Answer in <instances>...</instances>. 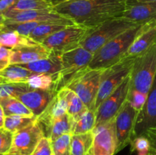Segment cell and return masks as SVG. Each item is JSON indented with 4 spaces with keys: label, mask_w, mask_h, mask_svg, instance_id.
Wrapping results in <instances>:
<instances>
[{
    "label": "cell",
    "mask_w": 156,
    "mask_h": 155,
    "mask_svg": "<svg viewBox=\"0 0 156 155\" xmlns=\"http://www.w3.org/2000/svg\"><path fill=\"white\" fill-rule=\"evenodd\" d=\"M5 116L8 115H23V116H35L33 112L18 98L14 97H6L0 98Z\"/></svg>",
    "instance_id": "25"
},
{
    "label": "cell",
    "mask_w": 156,
    "mask_h": 155,
    "mask_svg": "<svg viewBox=\"0 0 156 155\" xmlns=\"http://www.w3.org/2000/svg\"><path fill=\"white\" fill-rule=\"evenodd\" d=\"M57 93L66 101L68 106L67 112L73 120L76 119L84 111L88 109L80 97L69 88H63Z\"/></svg>",
    "instance_id": "23"
},
{
    "label": "cell",
    "mask_w": 156,
    "mask_h": 155,
    "mask_svg": "<svg viewBox=\"0 0 156 155\" xmlns=\"http://www.w3.org/2000/svg\"><path fill=\"white\" fill-rule=\"evenodd\" d=\"M123 18L136 24H146L156 21V2H140L127 0Z\"/></svg>",
    "instance_id": "17"
},
{
    "label": "cell",
    "mask_w": 156,
    "mask_h": 155,
    "mask_svg": "<svg viewBox=\"0 0 156 155\" xmlns=\"http://www.w3.org/2000/svg\"><path fill=\"white\" fill-rule=\"evenodd\" d=\"M96 126V112L87 109L76 119L73 120L72 135L92 132Z\"/></svg>",
    "instance_id": "24"
},
{
    "label": "cell",
    "mask_w": 156,
    "mask_h": 155,
    "mask_svg": "<svg viewBox=\"0 0 156 155\" xmlns=\"http://www.w3.org/2000/svg\"><path fill=\"white\" fill-rule=\"evenodd\" d=\"M94 54L82 46L61 54L62 68L59 73L56 91L66 88L74 78L86 70Z\"/></svg>",
    "instance_id": "5"
},
{
    "label": "cell",
    "mask_w": 156,
    "mask_h": 155,
    "mask_svg": "<svg viewBox=\"0 0 156 155\" xmlns=\"http://www.w3.org/2000/svg\"><path fill=\"white\" fill-rule=\"evenodd\" d=\"M5 119V112H4V110H3L2 106V105L0 104V129L4 128Z\"/></svg>",
    "instance_id": "41"
},
{
    "label": "cell",
    "mask_w": 156,
    "mask_h": 155,
    "mask_svg": "<svg viewBox=\"0 0 156 155\" xmlns=\"http://www.w3.org/2000/svg\"><path fill=\"white\" fill-rule=\"evenodd\" d=\"M36 42L30 37L20 34L18 32L12 30L5 25L0 29V46L9 49L18 48L24 46L34 45Z\"/></svg>",
    "instance_id": "21"
},
{
    "label": "cell",
    "mask_w": 156,
    "mask_h": 155,
    "mask_svg": "<svg viewBox=\"0 0 156 155\" xmlns=\"http://www.w3.org/2000/svg\"><path fill=\"white\" fill-rule=\"evenodd\" d=\"M91 29L78 24L66 26L47 38L41 44L52 53L61 55L81 46V43Z\"/></svg>",
    "instance_id": "7"
},
{
    "label": "cell",
    "mask_w": 156,
    "mask_h": 155,
    "mask_svg": "<svg viewBox=\"0 0 156 155\" xmlns=\"http://www.w3.org/2000/svg\"><path fill=\"white\" fill-rule=\"evenodd\" d=\"M131 85L130 74L96 109V127L114 119L127 100Z\"/></svg>",
    "instance_id": "9"
},
{
    "label": "cell",
    "mask_w": 156,
    "mask_h": 155,
    "mask_svg": "<svg viewBox=\"0 0 156 155\" xmlns=\"http://www.w3.org/2000/svg\"><path fill=\"white\" fill-rule=\"evenodd\" d=\"M67 110L68 106L66 101L57 93L45 110L37 117V122L42 129L44 136L49 138L52 124L54 120L68 113Z\"/></svg>",
    "instance_id": "16"
},
{
    "label": "cell",
    "mask_w": 156,
    "mask_h": 155,
    "mask_svg": "<svg viewBox=\"0 0 156 155\" xmlns=\"http://www.w3.org/2000/svg\"><path fill=\"white\" fill-rule=\"evenodd\" d=\"M51 54V52L42 44L24 46L12 50L10 64L22 65L45 59Z\"/></svg>",
    "instance_id": "18"
},
{
    "label": "cell",
    "mask_w": 156,
    "mask_h": 155,
    "mask_svg": "<svg viewBox=\"0 0 156 155\" xmlns=\"http://www.w3.org/2000/svg\"><path fill=\"white\" fill-rule=\"evenodd\" d=\"M149 129H156V76L148 93L146 103L137 116L133 138L143 135Z\"/></svg>",
    "instance_id": "14"
},
{
    "label": "cell",
    "mask_w": 156,
    "mask_h": 155,
    "mask_svg": "<svg viewBox=\"0 0 156 155\" xmlns=\"http://www.w3.org/2000/svg\"><path fill=\"white\" fill-rule=\"evenodd\" d=\"M103 70L88 68L74 78L66 87L80 97L88 109L94 111Z\"/></svg>",
    "instance_id": "8"
},
{
    "label": "cell",
    "mask_w": 156,
    "mask_h": 155,
    "mask_svg": "<svg viewBox=\"0 0 156 155\" xmlns=\"http://www.w3.org/2000/svg\"><path fill=\"white\" fill-rule=\"evenodd\" d=\"M131 152L136 151L137 155H148L150 150V143L145 135L136 137L130 143Z\"/></svg>",
    "instance_id": "35"
},
{
    "label": "cell",
    "mask_w": 156,
    "mask_h": 155,
    "mask_svg": "<svg viewBox=\"0 0 156 155\" xmlns=\"http://www.w3.org/2000/svg\"><path fill=\"white\" fill-rule=\"evenodd\" d=\"M156 76V43L136 57L130 73V88L148 94Z\"/></svg>",
    "instance_id": "6"
},
{
    "label": "cell",
    "mask_w": 156,
    "mask_h": 155,
    "mask_svg": "<svg viewBox=\"0 0 156 155\" xmlns=\"http://www.w3.org/2000/svg\"><path fill=\"white\" fill-rule=\"evenodd\" d=\"M34 74L21 65L10 64L0 71V84L27 83L29 78Z\"/></svg>",
    "instance_id": "22"
},
{
    "label": "cell",
    "mask_w": 156,
    "mask_h": 155,
    "mask_svg": "<svg viewBox=\"0 0 156 155\" xmlns=\"http://www.w3.org/2000/svg\"><path fill=\"white\" fill-rule=\"evenodd\" d=\"M0 155H5V154H0Z\"/></svg>",
    "instance_id": "47"
},
{
    "label": "cell",
    "mask_w": 156,
    "mask_h": 155,
    "mask_svg": "<svg viewBox=\"0 0 156 155\" xmlns=\"http://www.w3.org/2000/svg\"><path fill=\"white\" fill-rule=\"evenodd\" d=\"M12 49L0 46V71L10 65Z\"/></svg>",
    "instance_id": "39"
},
{
    "label": "cell",
    "mask_w": 156,
    "mask_h": 155,
    "mask_svg": "<svg viewBox=\"0 0 156 155\" xmlns=\"http://www.w3.org/2000/svg\"><path fill=\"white\" fill-rule=\"evenodd\" d=\"M73 125V118L68 113H66L59 118L56 119L52 124L50 129V134L49 136L50 141H53L65 134H72Z\"/></svg>",
    "instance_id": "29"
},
{
    "label": "cell",
    "mask_w": 156,
    "mask_h": 155,
    "mask_svg": "<svg viewBox=\"0 0 156 155\" xmlns=\"http://www.w3.org/2000/svg\"><path fill=\"white\" fill-rule=\"evenodd\" d=\"M3 15L5 18V25L22 22L58 23L66 25L76 24L71 19L59 14L53 9L29 11L8 10Z\"/></svg>",
    "instance_id": "10"
},
{
    "label": "cell",
    "mask_w": 156,
    "mask_h": 155,
    "mask_svg": "<svg viewBox=\"0 0 156 155\" xmlns=\"http://www.w3.org/2000/svg\"><path fill=\"white\" fill-rule=\"evenodd\" d=\"M156 43V21H152L139 35L129 47L126 56L137 57Z\"/></svg>",
    "instance_id": "19"
},
{
    "label": "cell",
    "mask_w": 156,
    "mask_h": 155,
    "mask_svg": "<svg viewBox=\"0 0 156 155\" xmlns=\"http://www.w3.org/2000/svg\"><path fill=\"white\" fill-rule=\"evenodd\" d=\"M5 18L4 15L0 13V29L2 28L5 26Z\"/></svg>",
    "instance_id": "43"
},
{
    "label": "cell",
    "mask_w": 156,
    "mask_h": 155,
    "mask_svg": "<svg viewBox=\"0 0 156 155\" xmlns=\"http://www.w3.org/2000/svg\"><path fill=\"white\" fill-rule=\"evenodd\" d=\"M59 74H32L27 81V84L30 89L39 90H54L56 91V84H57ZM57 92V91H56Z\"/></svg>",
    "instance_id": "26"
},
{
    "label": "cell",
    "mask_w": 156,
    "mask_h": 155,
    "mask_svg": "<svg viewBox=\"0 0 156 155\" xmlns=\"http://www.w3.org/2000/svg\"><path fill=\"white\" fill-rule=\"evenodd\" d=\"M53 9V5L48 0H18L9 10L29 11Z\"/></svg>",
    "instance_id": "31"
},
{
    "label": "cell",
    "mask_w": 156,
    "mask_h": 155,
    "mask_svg": "<svg viewBox=\"0 0 156 155\" xmlns=\"http://www.w3.org/2000/svg\"><path fill=\"white\" fill-rule=\"evenodd\" d=\"M86 155H90V153H89V152H88V153H87V154Z\"/></svg>",
    "instance_id": "46"
},
{
    "label": "cell",
    "mask_w": 156,
    "mask_h": 155,
    "mask_svg": "<svg viewBox=\"0 0 156 155\" xmlns=\"http://www.w3.org/2000/svg\"><path fill=\"white\" fill-rule=\"evenodd\" d=\"M57 92L54 90L30 89L19 94L16 98L21 100L35 116H39L53 100Z\"/></svg>",
    "instance_id": "15"
},
{
    "label": "cell",
    "mask_w": 156,
    "mask_h": 155,
    "mask_svg": "<svg viewBox=\"0 0 156 155\" xmlns=\"http://www.w3.org/2000/svg\"><path fill=\"white\" fill-rule=\"evenodd\" d=\"M43 23L40 22H22V23H14V24H6V27L12 30L18 32L20 34L30 37L32 32L35 30L37 27Z\"/></svg>",
    "instance_id": "36"
},
{
    "label": "cell",
    "mask_w": 156,
    "mask_h": 155,
    "mask_svg": "<svg viewBox=\"0 0 156 155\" xmlns=\"http://www.w3.org/2000/svg\"><path fill=\"white\" fill-rule=\"evenodd\" d=\"M140 24L123 17L113 18L93 27L81 43V46L94 54L99 49L131 27Z\"/></svg>",
    "instance_id": "3"
},
{
    "label": "cell",
    "mask_w": 156,
    "mask_h": 155,
    "mask_svg": "<svg viewBox=\"0 0 156 155\" xmlns=\"http://www.w3.org/2000/svg\"><path fill=\"white\" fill-rule=\"evenodd\" d=\"M18 0H0V13L3 14L11 9Z\"/></svg>",
    "instance_id": "40"
},
{
    "label": "cell",
    "mask_w": 156,
    "mask_h": 155,
    "mask_svg": "<svg viewBox=\"0 0 156 155\" xmlns=\"http://www.w3.org/2000/svg\"><path fill=\"white\" fill-rule=\"evenodd\" d=\"M147 97L148 94H144L134 88H130L127 97V101L136 110L140 112L146 103Z\"/></svg>",
    "instance_id": "34"
},
{
    "label": "cell",
    "mask_w": 156,
    "mask_h": 155,
    "mask_svg": "<svg viewBox=\"0 0 156 155\" xmlns=\"http://www.w3.org/2000/svg\"><path fill=\"white\" fill-rule=\"evenodd\" d=\"M149 23L140 24L131 27L103 46L94 53L88 68L91 69H105L126 57L133 43Z\"/></svg>",
    "instance_id": "2"
},
{
    "label": "cell",
    "mask_w": 156,
    "mask_h": 155,
    "mask_svg": "<svg viewBox=\"0 0 156 155\" xmlns=\"http://www.w3.org/2000/svg\"><path fill=\"white\" fill-rule=\"evenodd\" d=\"M94 140L90 155H114L117 153V135L115 118L108 122L94 128Z\"/></svg>",
    "instance_id": "12"
},
{
    "label": "cell",
    "mask_w": 156,
    "mask_h": 155,
    "mask_svg": "<svg viewBox=\"0 0 156 155\" xmlns=\"http://www.w3.org/2000/svg\"><path fill=\"white\" fill-rule=\"evenodd\" d=\"M20 65L37 74H59L62 68L61 55L51 52V54L45 59Z\"/></svg>",
    "instance_id": "20"
},
{
    "label": "cell",
    "mask_w": 156,
    "mask_h": 155,
    "mask_svg": "<svg viewBox=\"0 0 156 155\" xmlns=\"http://www.w3.org/2000/svg\"><path fill=\"white\" fill-rule=\"evenodd\" d=\"M37 121V116H23V115H8L5 116L4 129L15 133Z\"/></svg>",
    "instance_id": "30"
},
{
    "label": "cell",
    "mask_w": 156,
    "mask_h": 155,
    "mask_svg": "<svg viewBox=\"0 0 156 155\" xmlns=\"http://www.w3.org/2000/svg\"><path fill=\"white\" fill-rule=\"evenodd\" d=\"M126 2L127 0H75L57 5L53 10L78 25L93 28L123 16Z\"/></svg>",
    "instance_id": "1"
},
{
    "label": "cell",
    "mask_w": 156,
    "mask_h": 155,
    "mask_svg": "<svg viewBox=\"0 0 156 155\" xmlns=\"http://www.w3.org/2000/svg\"><path fill=\"white\" fill-rule=\"evenodd\" d=\"M139 112L136 110L126 100L115 117V128L117 135V153L120 152L133 138V132Z\"/></svg>",
    "instance_id": "11"
},
{
    "label": "cell",
    "mask_w": 156,
    "mask_h": 155,
    "mask_svg": "<svg viewBox=\"0 0 156 155\" xmlns=\"http://www.w3.org/2000/svg\"><path fill=\"white\" fill-rule=\"evenodd\" d=\"M13 133L2 128L0 129V154H6L10 150Z\"/></svg>",
    "instance_id": "37"
},
{
    "label": "cell",
    "mask_w": 156,
    "mask_h": 155,
    "mask_svg": "<svg viewBox=\"0 0 156 155\" xmlns=\"http://www.w3.org/2000/svg\"><path fill=\"white\" fill-rule=\"evenodd\" d=\"M50 3L53 5V7L57 5L61 4V3L66 2H71V1H75V0H48Z\"/></svg>",
    "instance_id": "42"
},
{
    "label": "cell",
    "mask_w": 156,
    "mask_h": 155,
    "mask_svg": "<svg viewBox=\"0 0 156 155\" xmlns=\"http://www.w3.org/2000/svg\"><path fill=\"white\" fill-rule=\"evenodd\" d=\"M31 155H52L51 141L50 138L43 137Z\"/></svg>",
    "instance_id": "38"
},
{
    "label": "cell",
    "mask_w": 156,
    "mask_h": 155,
    "mask_svg": "<svg viewBox=\"0 0 156 155\" xmlns=\"http://www.w3.org/2000/svg\"></svg>",
    "instance_id": "48"
},
{
    "label": "cell",
    "mask_w": 156,
    "mask_h": 155,
    "mask_svg": "<svg viewBox=\"0 0 156 155\" xmlns=\"http://www.w3.org/2000/svg\"><path fill=\"white\" fill-rule=\"evenodd\" d=\"M72 134H65L51 141L52 155L71 154Z\"/></svg>",
    "instance_id": "32"
},
{
    "label": "cell",
    "mask_w": 156,
    "mask_h": 155,
    "mask_svg": "<svg viewBox=\"0 0 156 155\" xmlns=\"http://www.w3.org/2000/svg\"><path fill=\"white\" fill-rule=\"evenodd\" d=\"M5 155H20V154H18V153H6V154Z\"/></svg>",
    "instance_id": "45"
},
{
    "label": "cell",
    "mask_w": 156,
    "mask_h": 155,
    "mask_svg": "<svg viewBox=\"0 0 156 155\" xmlns=\"http://www.w3.org/2000/svg\"><path fill=\"white\" fill-rule=\"evenodd\" d=\"M27 83L0 84V98L6 97H17L19 94L29 91Z\"/></svg>",
    "instance_id": "33"
},
{
    "label": "cell",
    "mask_w": 156,
    "mask_h": 155,
    "mask_svg": "<svg viewBox=\"0 0 156 155\" xmlns=\"http://www.w3.org/2000/svg\"><path fill=\"white\" fill-rule=\"evenodd\" d=\"M140 2H156V0H136Z\"/></svg>",
    "instance_id": "44"
},
{
    "label": "cell",
    "mask_w": 156,
    "mask_h": 155,
    "mask_svg": "<svg viewBox=\"0 0 156 155\" xmlns=\"http://www.w3.org/2000/svg\"><path fill=\"white\" fill-rule=\"evenodd\" d=\"M135 59L136 57L133 56H126L115 64L103 70L100 88L94 106L95 111L101 103L108 96L111 95L130 74Z\"/></svg>",
    "instance_id": "4"
},
{
    "label": "cell",
    "mask_w": 156,
    "mask_h": 155,
    "mask_svg": "<svg viewBox=\"0 0 156 155\" xmlns=\"http://www.w3.org/2000/svg\"><path fill=\"white\" fill-rule=\"evenodd\" d=\"M44 136L37 122L13 133L12 147L8 153L31 155L41 138Z\"/></svg>",
    "instance_id": "13"
},
{
    "label": "cell",
    "mask_w": 156,
    "mask_h": 155,
    "mask_svg": "<svg viewBox=\"0 0 156 155\" xmlns=\"http://www.w3.org/2000/svg\"><path fill=\"white\" fill-rule=\"evenodd\" d=\"M94 140L93 132L72 135L71 154L86 155L89 152Z\"/></svg>",
    "instance_id": "27"
},
{
    "label": "cell",
    "mask_w": 156,
    "mask_h": 155,
    "mask_svg": "<svg viewBox=\"0 0 156 155\" xmlns=\"http://www.w3.org/2000/svg\"><path fill=\"white\" fill-rule=\"evenodd\" d=\"M66 26L69 25L58 23H43L35 28L30 34V38L37 43L41 44L47 38L65 28Z\"/></svg>",
    "instance_id": "28"
}]
</instances>
